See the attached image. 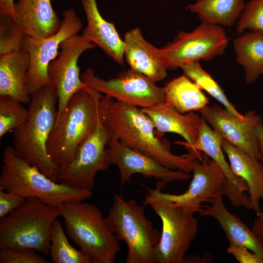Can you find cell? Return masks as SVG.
Segmentation results:
<instances>
[{
  "mask_svg": "<svg viewBox=\"0 0 263 263\" xmlns=\"http://www.w3.org/2000/svg\"><path fill=\"white\" fill-rule=\"evenodd\" d=\"M111 134L123 144L155 160L165 167L187 173L200 153L177 155L170 150V143L155 133L152 119L138 107L112 99L104 116Z\"/></svg>",
  "mask_w": 263,
  "mask_h": 263,
  "instance_id": "1",
  "label": "cell"
},
{
  "mask_svg": "<svg viewBox=\"0 0 263 263\" xmlns=\"http://www.w3.org/2000/svg\"><path fill=\"white\" fill-rule=\"evenodd\" d=\"M57 101L53 84L40 88L31 95L27 119L12 131L17 153L56 182L58 169L48 155L47 142L56 123Z\"/></svg>",
  "mask_w": 263,
  "mask_h": 263,
  "instance_id": "2",
  "label": "cell"
},
{
  "mask_svg": "<svg viewBox=\"0 0 263 263\" xmlns=\"http://www.w3.org/2000/svg\"><path fill=\"white\" fill-rule=\"evenodd\" d=\"M104 95L87 87L76 92L56 118L47 142L48 155L59 169L67 165L84 140L94 131Z\"/></svg>",
  "mask_w": 263,
  "mask_h": 263,
  "instance_id": "3",
  "label": "cell"
},
{
  "mask_svg": "<svg viewBox=\"0 0 263 263\" xmlns=\"http://www.w3.org/2000/svg\"><path fill=\"white\" fill-rule=\"evenodd\" d=\"M0 190L25 198L34 197L54 207L64 202L83 201L91 198L93 191L73 188L55 181L20 157L13 146L2 152Z\"/></svg>",
  "mask_w": 263,
  "mask_h": 263,
  "instance_id": "4",
  "label": "cell"
},
{
  "mask_svg": "<svg viewBox=\"0 0 263 263\" xmlns=\"http://www.w3.org/2000/svg\"><path fill=\"white\" fill-rule=\"evenodd\" d=\"M66 234L92 263H113L121 247L100 209L83 201L66 202L58 207Z\"/></svg>",
  "mask_w": 263,
  "mask_h": 263,
  "instance_id": "5",
  "label": "cell"
},
{
  "mask_svg": "<svg viewBox=\"0 0 263 263\" xmlns=\"http://www.w3.org/2000/svg\"><path fill=\"white\" fill-rule=\"evenodd\" d=\"M58 216L57 207L36 198H26L22 205L0 219V249L29 248L49 255L51 228Z\"/></svg>",
  "mask_w": 263,
  "mask_h": 263,
  "instance_id": "6",
  "label": "cell"
},
{
  "mask_svg": "<svg viewBox=\"0 0 263 263\" xmlns=\"http://www.w3.org/2000/svg\"><path fill=\"white\" fill-rule=\"evenodd\" d=\"M146 206L144 203L139 205L134 199L126 201L115 194L105 217L116 239L128 247L126 263H156L154 252L161 233L146 217Z\"/></svg>",
  "mask_w": 263,
  "mask_h": 263,
  "instance_id": "7",
  "label": "cell"
},
{
  "mask_svg": "<svg viewBox=\"0 0 263 263\" xmlns=\"http://www.w3.org/2000/svg\"><path fill=\"white\" fill-rule=\"evenodd\" d=\"M143 203L160 218L162 231L155 249L156 263H186V254L195 238L198 225L194 213L149 189Z\"/></svg>",
  "mask_w": 263,
  "mask_h": 263,
  "instance_id": "8",
  "label": "cell"
},
{
  "mask_svg": "<svg viewBox=\"0 0 263 263\" xmlns=\"http://www.w3.org/2000/svg\"><path fill=\"white\" fill-rule=\"evenodd\" d=\"M112 98L104 95L96 126L92 133L77 148L72 161L58 170L59 182L73 188L92 191L98 172L106 171L110 164L107 144L111 133L104 116Z\"/></svg>",
  "mask_w": 263,
  "mask_h": 263,
  "instance_id": "9",
  "label": "cell"
},
{
  "mask_svg": "<svg viewBox=\"0 0 263 263\" xmlns=\"http://www.w3.org/2000/svg\"><path fill=\"white\" fill-rule=\"evenodd\" d=\"M228 41L221 26L201 22L190 32H180L161 50L168 69H175L186 63L209 61L222 55Z\"/></svg>",
  "mask_w": 263,
  "mask_h": 263,
  "instance_id": "10",
  "label": "cell"
},
{
  "mask_svg": "<svg viewBox=\"0 0 263 263\" xmlns=\"http://www.w3.org/2000/svg\"><path fill=\"white\" fill-rule=\"evenodd\" d=\"M84 83L105 95L125 104L149 108L165 102L164 88L144 75L130 69L106 80L95 75L88 67L80 75Z\"/></svg>",
  "mask_w": 263,
  "mask_h": 263,
  "instance_id": "11",
  "label": "cell"
},
{
  "mask_svg": "<svg viewBox=\"0 0 263 263\" xmlns=\"http://www.w3.org/2000/svg\"><path fill=\"white\" fill-rule=\"evenodd\" d=\"M59 30L52 36L41 39L26 37L24 45L30 56L27 74V89L30 95L44 86L53 84L48 75V67L58 54L61 43L77 34L83 24L73 8L65 10Z\"/></svg>",
  "mask_w": 263,
  "mask_h": 263,
  "instance_id": "12",
  "label": "cell"
},
{
  "mask_svg": "<svg viewBox=\"0 0 263 263\" xmlns=\"http://www.w3.org/2000/svg\"><path fill=\"white\" fill-rule=\"evenodd\" d=\"M96 46L82 35H74L61 43L58 56L49 64L48 75L58 98L56 118L64 111L72 96L87 87L81 78L78 59L85 51Z\"/></svg>",
  "mask_w": 263,
  "mask_h": 263,
  "instance_id": "13",
  "label": "cell"
},
{
  "mask_svg": "<svg viewBox=\"0 0 263 263\" xmlns=\"http://www.w3.org/2000/svg\"><path fill=\"white\" fill-rule=\"evenodd\" d=\"M193 178L188 190L181 194L164 193L161 190L164 187L158 182L156 188L158 194L171 201L187 210L198 212L204 202L210 204L219 194L225 195L228 189L226 178L220 167L209 157L203 152L201 159L192 162Z\"/></svg>",
  "mask_w": 263,
  "mask_h": 263,
  "instance_id": "14",
  "label": "cell"
},
{
  "mask_svg": "<svg viewBox=\"0 0 263 263\" xmlns=\"http://www.w3.org/2000/svg\"><path fill=\"white\" fill-rule=\"evenodd\" d=\"M106 150L110 164L116 165L119 169L122 186L128 182L136 173L148 178L153 177L164 186L190 177L188 173L169 169L153 158L128 148L112 134Z\"/></svg>",
  "mask_w": 263,
  "mask_h": 263,
  "instance_id": "15",
  "label": "cell"
},
{
  "mask_svg": "<svg viewBox=\"0 0 263 263\" xmlns=\"http://www.w3.org/2000/svg\"><path fill=\"white\" fill-rule=\"evenodd\" d=\"M199 112L202 117L223 139L261 162L255 132V127L261 117L255 111L247 112L242 118L235 117L225 108L218 105H207Z\"/></svg>",
  "mask_w": 263,
  "mask_h": 263,
  "instance_id": "16",
  "label": "cell"
},
{
  "mask_svg": "<svg viewBox=\"0 0 263 263\" xmlns=\"http://www.w3.org/2000/svg\"><path fill=\"white\" fill-rule=\"evenodd\" d=\"M223 138L202 118L198 137L196 142L186 149L190 151H202L212 159L223 171L228 183L225 196L236 207L243 206L249 209V197L244 192L248 191L245 182L237 176L227 162L222 148Z\"/></svg>",
  "mask_w": 263,
  "mask_h": 263,
  "instance_id": "17",
  "label": "cell"
},
{
  "mask_svg": "<svg viewBox=\"0 0 263 263\" xmlns=\"http://www.w3.org/2000/svg\"><path fill=\"white\" fill-rule=\"evenodd\" d=\"M123 41L124 57L131 69L155 83L166 77L168 67L161 49L146 40L140 28H135L126 32Z\"/></svg>",
  "mask_w": 263,
  "mask_h": 263,
  "instance_id": "18",
  "label": "cell"
},
{
  "mask_svg": "<svg viewBox=\"0 0 263 263\" xmlns=\"http://www.w3.org/2000/svg\"><path fill=\"white\" fill-rule=\"evenodd\" d=\"M141 110L153 121L158 136H163L167 132L178 134L186 142L176 141L174 143L186 148L197 141L202 120L197 113L190 112L181 113L165 102Z\"/></svg>",
  "mask_w": 263,
  "mask_h": 263,
  "instance_id": "19",
  "label": "cell"
},
{
  "mask_svg": "<svg viewBox=\"0 0 263 263\" xmlns=\"http://www.w3.org/2000/svg\"><path fill=\"white\" fill-rule=\"evenodd\" d=\"M15 20L27 37L41 39L59 29L61 22L51 0H18L15 3Z\"/></svg>",
  "mask_w": 263,
  "mask_h": 263,
  "instance_id": "20",
  "label": "cell"
},
{
  "mask_svg": "<svg viewBox=\"0 0 263 263\" xmlns=\"http://www.w3.org/2000/svg\"><path fill=\"white\" fill-rule=\"evenodd\" d=\"M87 25L82 36L101 49L120 65H124V44L113 23L101 15L96 0H80Z\"/></svg>",
  "mask_w": 263,
  "mask_h": 263,
  "instance_id": "21",
  "label": "cell"
},
{
  "mask_svg": "<svg viewBox=\"0 0 263 263\" xmlns=\"http://www.w3.org/2000/svg\"><path fill=\"white\" fill-rule=\"evenodd\" d=\"M30 63L24 45L19 50L0 56V95L11 96L22 104H29L31 95L27 89Z\"/></svg>",
  "mask_w": 263,
  "mask_h": 263,
  "instance_id": "22",
  "label": "cell"
},
{
  "mask_svg": "<svg viewBox=\"0 0 263 263\" xmlns=\"http://www.w3.org/2000/svg\"><path fill=\"white\" fill-rule=\"evenodd\" d=\"M222 148L229 159L233 172L247 185L249 209L258 214L261 212L259 200L263 199V165L255 156L223 138Z\"/></svg>",
  "mask_w": 263,
  "mask_h": 263,
  "instance_id": "23",
  "label": "cell"
},
{
  "mask_svg": "<svg viewBox=\"0 0 263 263\" xmlns=\"http://www.w3.org/2000/svg\"><path fill=\"white\" fill-rule=\"evenodd\" d=\"M223 193L219 194L210 206H203L198 212L199 215L214 218L224 231L228 241L233 240L244 245L263 258V247L252 229L226 209L223 202Z\"/></svg>",
  "mask_w": 263,
  "mask_h": 263,
  "instance_id": "24",
  "label": "cell"
},
{
  "mask_svg": "<svg viewBox=\"0 0 263 263\" xmlns=\"http://www.w3.org/2000/svg\"><path fill=\"white\" fill-rule=\"evenodd\" d=\"M164 89L165 102L181 113L200 111L209 103L202 89L184 74L168 82Z\"/></svg>",
  "mask_w": 263,
  "mask_h": 263,
  "instance_id": "25",
  "label": "cell"
},
{
  "mask_svg": "<svg viewBox=\"0 0 263 263\" xmlns=\"http://www.w3.org/2000/svg\"><path fill=\"white\" fill-rule=\"evenodd\" d=\"M237 61L244 69L245 81L254 82L263 75V34L246 32L233 40Z\"/></svg>",
  "mask_w": 263,
  "mask_h": 263,
  "instance_id": "26",
  "label": "cell"
},
{
  "mask_svg": "<svg viewBox=\"0 0 263 263\" xmlns=\"http://www.w3.org/2000/svg\"><path fill=\"white\" fill-rule=\"evenodd\" d=\"M244 0H197L186 9L197 14L201 22L232 27L239 18Z\"/></svg>",
  "mask_w": 263,
  "mask_h": 263,
  "instance_id": "27",
  "label": "cell"
},
{
  "mask_svg": "<svg viewBox=\"0 0 263 263\" xmlns=\"http://www.w3.org/2000/svg\"><path fill=\"white\" fill-rule=\"evenodd\" d=\"M63 223L56 219L53 223L50 236V255L55 263H92L90 258L69 242Z\"/></svg>",
  "mask_w": 263,
  "mask_h": 263,
  "instance_id": "28",
  "label": "cell"
},
{
  "mask_svg": "<svg viewBox=\"0 0 263 263\" xmlns=\"http://www.w3.org/2000/svg\"><path fill=\"white\" fill-rule=\"evenodd\" d=\"M180 67L184 75L221 103L232 115L239 118L244 117L229 102L219 85L203 70L199 61L186 63Z\"/></svg>",
  "mask_w": 263,
  "mask_h": 263,
  "instance_id": "29",
  "label": "cell"
},
{
  "mask_svg": "<svg viewBox=\"0 0 263 263\" xmlns=\"http://www.w3.org/2000/svg\"><path fill=\"white\" fill-rule=\"evenodd\" d=\"M28 116L22 103L8 95H0V137L23 124Z\"/></svg>",
  "mask_w": 263,
  "mask_h": 263,
  "instance_id": "30",
  "label": "cell"
},
{
  "mask_svg": "<svg viewBox=\"0 0 263 263\" xmlns=\"http://www.w3.org/2000/svg\"><path fill=\"white\" fill-rule=\"evenodd\" d=\"M0 15V56L20 49L27 36L14 19Z\"/></svg>",
  "mask_w": 263,
  "mask_h": 263,
  "instance_id": "31",
  "label": "cell"
},
{
  "mask_svg": "<svg viewBox=\"0 0 263 263\" xmlns=\"http://www.w3.org/2000/svg\"><path fill=\"white\" fill-rule=\"evenodd\" d=\"M236 28L239 33L249 29L263 34V0H250L245 3Z\"/></svg>",
  "mask_w": 263,
  "mask_h": 263,
  "instance_id": "32",
  "label": "cell"
},
{
  "mask_svg": "<svg viewBox=\"0 0 263 263\" xmlns=\"http://www.w3.org/2000/svg\"><path fill=\"white\" fill-rule=\"evenodd\" d=\"M29 248L0 249V263H50L44 256Z\"/></svg>",
  "mask_w": 263,
  "mask_h": 263,
  "instance_id": "33",
  "label": "cell"
},
{
  "mask_svg": "<svg viewBox=\"0 0 263 263\" xmlns=\"http://www.w3.org/2000/svg\"><path fill=\"white\" fill-rule=\"evenodd\" d=\"M227 252L232 255L240 263H263L260 255L252 252L244 245L233 240L228 241Z\"/></svg>",
  "mask_w": 263,
  "mask_h": 263,
  "instance_id": "34",
  "label": "cell"
},
{
  "mask_svg": "<svg viewBox=\"0 0 263 263\" xmlns=\"http://www.w3.org/2000/svg\"><path fill=\"white\" fill-rule=\"evenodd\" d=\"M26 198L3 190H0V219L8 215L25 201Z\"/></svg>",
  "mask_w": 263,
  "mask_h": 263,
  "instance_id": "35",
  "label": "cell"
},
{
  "mask_svg": "<svg viewBox=\"0 0 263 263\" xmlns=\"http://www.w3.org/2000/svg\"><path fill=\"white\" fill-rule=\"evenodd\" d=\"M257 216L251 229L263 247V212H261Z\"/></svg>",
  "mask_w": 263,
  "mask_h": 263,
  "instance_id": "36",
  "label": "cell"
},
{
  "mask_svg": "<svg viewBox=\"0 0 263 263\" xmlns=\"http://www.w3.org/2000/svg\"><path fill=\"white\" fill-rule=\"evenodd\" d=\"M14 6V0H0V15H4L15 20Z\"/></svg>",
  "mask_w": 263,
  "mask_h": 263,
  "instance_id": "37",
  "label": "cell"
},
{
  "mask_svg": "<svg viewBox=\"0 0 263 263\" xmlns=\"http://www.w3.org/2000/svg\"><path fill=\"white\" fill-rule=\"evenodd\" d=\"M255 132L262 158L261 163L263 165V122L262 119L258 122L255 127Z\"/></svg>",
  "mask_w": 263,
  "mask_h": 263,
  "instance_id": "38",
  "label": "cell"
}]
</instances>
